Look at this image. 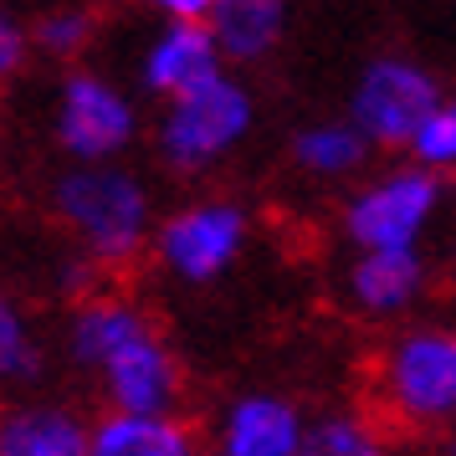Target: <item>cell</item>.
Instances as JSON below:
<instances>
[{
    "label": "cell",
    "mask_w": 456,
    "mask_h": 456,
    "mask_svg": "<svg viewBox=\"0 0 456 456\" xmlns=\"http://www.w3.org/2000/svg\"><path fill=\"white\" fill-rule=\"evenodd\" d=\"M221 62L226 57H221V46H216L206 21H165L159 37L139 57V77H144V87L154 98H175V93L195 87L200 77L221 72Z\"/></svg>",
    "instance_id": "cell-9"
},
{
    "label": "cell",
    "mask_w": 456,
    "mask_h": 456,
    "mask_svg": "<svg viewBox=\"0 0 456 456\" xmlns=\"http://www.w3.org/2000/svg\"><path fill=\"white\" fill-rule=\"evenodd\" d=\"M52 134L67 159H118L139 134V108L124 87L98 72H67L57 87Z\"/></svg>",
    "instance_id": "cell-3"
},
{
    "label": "cell",
    "mask_w": 456,
    "mask_h": 456,
    "mask_svg": "<svg viewBox=\"0 0 456 456\" xmlns=\"http://www.w3.org/2000/svg\"><path fill=\"white\" fill-rule=\"evenodd\" d=\"M37 364H42V349H37V333L26 323L21 303L11 292H0V385L37 374Z\"/></svg>",
    "instance_id": "cell-17"
},
{
    "label": "cell",
    "mask_w": 456,
    "mask_h": 456,
    "mask_svg": "<svg viewBox=\"0 0 456 456\" xmlns=\"http://www.w3.org/2000/svg\"><path fill=\"white\" fill-rule=\"evenodd\" d=\"M370 159V139L364 128L354 124H313L292 139V165L318 175V180H338V175H354V169Z\"/></svg>",
    "instance_id": "cell-16"
},
{
    "label": "cell",
    "mask_w": 456,
    "mask_h": 456,
    "mask_svg": "<svg viewBox=\"0 0 456 456\" xmlns=\"http://www.w3.org/2000/svg\"><path fill=\"white\" fill-rule=\"evenodd\" d=\"M206 26L226 62H262L282 42L288 0H210Z\"/></svg>",
    "instance_id": "cell-15"
},
{
    "label": "cell",
    "mask_w": 456,
    "mask_h": 456,
    "mask_svg": "<svg viewBox=\"0 0 456 456\" xmlns=\"http://www.w3.org/2000/svg\"><path fill=\"white\" fill-rule=\"evenodd\" d=\"M303 415L282 395H241L221 420V452L226 456H297L303 452Z\"/></svg>",
    "instance_id": "cell-10"
},
{
    "label": "cell",
    "mask_w": 456,
    "mask_h": 456,
    "mask_svg": "<svg viewBox=\"0 0 456 456\" xmlns=\"http://www.w3.org/2000/svg\"><path fill=\"white\" fill-rule=\"evenodd\" d=\"M251 118H256V103L251 93L236 77L210 72L195 87L165 98V118L154 128V144H159V159L180 175H200V169L221 165L231 149L251 134Z\"/></svg>",
    "instance_id": "cell-2"
},
{
    "label": "cell",
    "mask_w": 456,
    "mask_h": 456,
    "mask_svg": "<svg viewBox=\"0 0 456 456\" xmlns=\"http://www.w3.org/2000/svg\"><path fill=\"white\" fill-rule=\"evenodd\" d=\"M0 456H87V420L52 400L0 411Z\"/></svg>",
    "instance_id": "cell-11"
},
{
    "label": "cell",
    "mask_w": 456,
    "mask_h": 456,
    "mask_svg": "<svg viewBox=\"0 0 456 456\" xmlns=\"http://www.w3.org/2000/svg\"><path fill=\"white\" fill-rule=\"evenodd\" d=\"M303 452H313V456H374L379 452V436L359 415H329V420L308 426Z\"/></svg>",
    "instance_id": "cell-19"
},
{
    "label": "cell",
    "mask_w": 456,
    "mask_h": 456,
    "mask_svg": "<svg viewBox=\"0 0 456 456\" xmlns=\"http://www.w3.org/2000/svg\"><path fill=\"white\" fill-rule=\"evenodd\" d=\"M108 405L113 411H175L180 400V364L159 333L149 329L139 338H128L124 349L98 370Z\"/></svg>",
    "instance_id": "cell-8"
},
{
    "label": "cell",
    "mask_w": 456,
    "mask_h": 456,
    "mask_svg": "<svg viewBox=\"0 0 456 456\" xmlns=\"http://www.w3.org/2000/svg\"><path fill=\"white\" fill-rule=\"evenodd\" d=\"M195 436L169 411H108L87 426V456H190Z\"/></svg>",
    "instance_id": "cell-13"
},
{
    "label": "cell",
    "mask_w": 456,
    "mask_h": 456,
    "mask_svg": "<svg viewBox=\"0 0 456 456\" xmlns=\"http://www.w3.org/2000/svg\"><path fill=\"white\" fill-rule=\"evenodd\" d=\"M149 11H159L165 21H206L210 0H144Z\"/></svg>",
    "instance_id": "cell-22"
},
{
    "label": "cell",
    "mask_w": 456,
    "mask_h": 456,
    "mask_svg": "<svg viewBox=\"0 0 456 456\" xmlns=\"http://www.w3.org/2000/svg\"><path fill=\"white\" fill-rule=\"evenodd\" d=\"M247 247V210L236 200H200V206L175 210L165 226L154 231V251L165 272H175L180 282H216L221 272Z\"/></svg>",
    "instance_id": "cell-5"
},
{
    "label": "cell",
    "mask_w": 456,
    "mask_h": 456,
    "mask_svg": "<svg viewBox=\"0 0 456 456\" xmlns=\"http://www.w3.org/2000/svg\"><path fill=\"white\" fill-rule=\"evenodd\" d=\"M385 400L415 426L456 420V333H405L385 359Z\"/></svg>",
    "instance_id": "cell-4"
},
{
    "label": "cell",
    "mask_w": 456,
    "mask_h": 456,
    "mask_svg": "<svg viewBox=\"0 0 456 456\" xmlns=\"http://www.w3.org/2000/svg\"><path fill=\"white\" fill-rule=\"evenodd\" d=\"M149 329H154L149 313L134 308L128 297H87L83 308L72 313V323H67V354H72V364L98 374L128 338H139Z\"/></svg>",
    "instance_id": "cell-14"
},
{
    "label": "cell",
    "mask_w": 456,
    "mask_h": 456,
    "mask_svg": "<svg viewBox=\"0 0 456 456\" xmlns=\"http://www.w3.org/2000/svg\"><path fill=\"white\" fill-rule=\"evenodd\" d=\"M411 154H415V165H426V169H456V103L441 98V103L415 124Z\"/></svg>",
    "instance_id": "cell-20"
},
{
    "label": "cell",
    "mask_w": 456,
    "mask_h": 456,
    "mask_svg": "<svg viewBox=\"0 0 456 456\" xmlns=\"http://www.w3.org/2000/svg\"><path fill=\"white\" fill-rule=\"evenodd\" d=\"M441 103V87L420 62L405 57H379L359 72L349 118L364 128L370 144H411L415 124Z\"/></svg>",
    "instance_id": "cell-7"
},
{
    "label": "cell",
    "mask_w": 456,
    "mask_h": 456,
    "mask_svg": "<svg viewBox=\"0 0 456 456\" xmlns=\"http://www.w3.org/2000/svg\"><path fill=\"white\" fill-rule=\"evenodd\" d=\"M426 288V262L415 247H359L349 267V297L364 313H400Z\"/></svg>",
    "instance_id": "cell-12"
},
{
    "label": "cell",
    "mask_w": 456,
    "mask_h": 456,
    "mask_svg": "<svg viewBox=\"0 0 456 456\" xmlns=\"http://www.w3.org/2000/svg\"><path fill=\"white\" fill-rule=\"evenodd\" d=\"M452 452H456V441H452Z\"/></svg>",
    "instance_id": "cell-23"
},
{
    "label": "cell",
    "mask_w": 456,
    "mask_h": 456,
    "mask_svg": "<svg viewBox=\"0 0 456 456\" xmlns=\"http://www.w3.org/2000/svg\"><path fill=\"white\" fill-rule=\"evenodd\" d=\"M93 42V16L83 5H62V11H46L42 21L31 26V52H42L52 62H72L83 57V46Z\"/></svg>",
    "instance_id": "cell-18"
},
{
    "label": "cell",
    "mask_w": 456,
    "mask_h": 456,
    "mask_svg": "<svg viewBox=\"0 0 456 456\" xmlns=\"http://www.w3.org/2000/svg\"><path fill=\"white\" fill-rule=\"evenodd\" d=\"M52 206H57V221L72 231L77 251H87L98 267L128 262L154 226L144 180L113 159H77L52 185Z\"/></svg>",
    "instance_id": "cell-1"
},
{
    "label": "cell",
    "mask_w": 456,
    "mask_h": 456,
    "mask_svg": "<svg viewBox=\"0 0 456 456\" xmlns=\"http://www.w3.org/2000/svg\"><path fill=\"white\" fill-rule=\"evenodd\" d=\"M26 57H31V31H21V21H11L0 11V87L21 72Z\"/></svg>",
    "instance_id": "cell-21"
},
{
    "label": "cell",
    "mask_w": 456,
    "mask_h": 456,
    "mask_svg": "<svg viewBox=\"0 0 456 456\" xmlns=\"http://www.w3.org/2000/svg\"><path fill=\"white\" fill-rule=\"evenodd\" d=\"M436 200H441L436 169H395L344 206V231L354 247H415L426 221L436 216Z\"/></svg>",
    "instance_id": "cell-6"
}]
</instances>
